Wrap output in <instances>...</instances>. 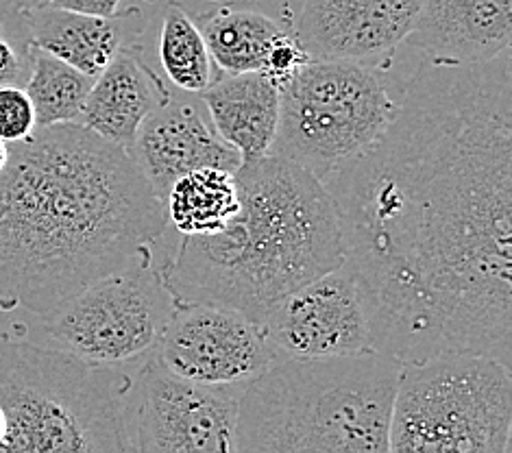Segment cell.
I'll list each match as a JSON object with an SVG mask.
<instances>
[{
	"mask_svg": "<svg viewBox=\"0 0 512 453\" xmlns=\"http://www.w3.org/2000/svg\"><path fill=\"white\" fill-rule=\"evenodd\" d=\"M395 103L382 136L325 181L375 351L510 364V51L428 61Z\"/></svg>",
	"mask_w": 512,
	"mask_h": 453,
	"instance_id": "1",
	"label": "cell"
},
{
	"mask_svg": "<svg viewBox=\"0 0 512 453\" xmlns=\"http://www.w3.org/2000/svg\"><path fill=\"white\" fill-rule=\"evenodd\" d=\"M168 218L127 149L79 122L9 144L0 170V312L40 318L151 260Z\"/></svg>",
	"mask_w": 512,
	"mask_h": 453,
	"instance_id": "2",
	"label": "cell"
},
{
	"mask_svg": "<svg viewBox=\"0 0 512 453\" xmlns=\"http://www.w3.org/2000/svg\"><path fill=\"white\" fill-rule=\"evenodd\" d=\"M240 210L212 236H184L160 275L177 305L207 303L262 325L297 288L343 266V236L325 183L279 155L236 170Z\"/></svg>",
	"mask_w": 512,
	"mask_h": 453,
	"instance_id": "3",
	"label": "cell"
},
{
	"mask_svg": "<svg viewBox=\"0 0 512 453\" xmlns=\"http://www.w3.org/2000/svg\"><path fill=\"white\" fill-rule=\"evenodd\" d=\"M399 371L401 362L382 351L275 353L242 386L236 453H386Z\"/></svg>",
	"mask_w": 512,
	"mask_h": 453,
	"instance_id": "4",
	"label": "cell"
},
{
	"mask_svg": "<svg viewBox=\"0 0 512 453\" xmlns=\"http://www.w3.org/2000/svg\"><path fill=\"white\" fill-rule=\"evenodd\" d=\"M131 375L66 349L0 338V453L125 451Z\"/></svg>",
	"mask_w": 512,
	"mask_h": 453,
	"instance_id": "5",
	"label": "cell"
},
{
	"mask_svg": "<svg viewBox=\"0 0 512 453\" xmlns=\"http://www.w3.org/2000/svg\"><path fill=\"white\" fill-rule=\"evenodd\" d=\"M388 451L510 453V364L475 353L401 364Z\"/></svg>",
	"mask_w": 512,
	"mask_h": 453,
	"instance_id": "6",
	"label": "cell"
},
{
	"mask_svg": "<svg viewBox=\"0 0 512 453\" xmlns=\"http://www.w3.org/2000/svg\"><path fill=\"white\" fill-rule=\"evenodd\" d=\"M395 107L377 72L360 61L310 59L279 90L271 153L325 183L382 136Z\"/></svg>",
	"mask_w": 512,
	"mask_h": 453,
	"instance_id": "7",
	"label": "cell"
},
{
	"mask_svg": "<svg viewBox=\"0 0 512 453\" xmlns=\"http://www.w3.org/2000/svg\"><path fill=\"white\" fill-rule=\"evenodd\" d=\"M177 308L151 260L94 281L42 316L66 351L101 366L142 364L155 353Z\"/></svg>",
	"mask_w": 512,
	"mask_h": 453,
	"instance_id": "8",
	"label": "cell"
},
{
	"mask_svg": "<svg viewBox=\"0 0 512 453\" xmlns=\"http://www.w3.org/2000/svg\"><path fill=\"white\" fill-rule=\"evenodd\" d=\"M242 386L199 384L168 371L153 355L131 379L125 408V451H236Z\"/></svg>",
	"mask_w": 512,
	"mask_h": 453,
	"instance_id": "9",
	"label": "cell"
},
{
	"mask_svg": "<svg viewBox=\"0 0 512 453\" xmlns=\"http://www.w3.org/2000/svg\"><path fill=\"white\" fill-rule=\"evenodd\" d=\"M153 358L192 382L245 386L275 358V349L245 314L190 303L177 305Z\"/></svg>",
	"mask_w": 512,
	"mask_h": 453,
	"instance_id": "10",
	"label": "cell"
},
{
	"mask_svg": "<svg viewBox=\"0 0 512 453\" xmlns=\"http://www.w3.org/2000/svg\"><path fill=\"white\" fill-rule=\"evenodd\" d=\"M275 353L295 358H340L375 351L356 281L343 266L284 297L262 321Z\"/></svg>",
	"mask_w": 512,
	"mask_h": 453,
	"instance_id": "11",
	"label": "cell"
},
{
	"mask_svg": "<svg viewBox=\"0 0 512 453\" xmlns=\"http://www.w3.org/2000/svg\"><path fill=\"white\" fill-rule=\"evenodd\" d=\"M419 9L421 0H306L295 38L310 59H371L408 38Z\"/></svg>",
	"mask_w": 512,
	"mask_h": 453,
	"instance_id": "12",
	"label": "cell"
},
{
	"mask_svg": "<svg viewBox=\"0 0 512 453\" xmlns=\"http://www.w3.org/2000/svg\"><path fill=\"white\" fill-rule=\"evenodd\" d=\"M129 153L162 201L170 186L190 170L212 166L236 173L242 164V155L207 125L197 109L170 101L146 116Z\"/></svg>",
	"mask_w": 512,
	"mask_h": 453,
	"instance_id": "13",
	"label": "cell"
},
{
	"mask_svg": "<svg viewBox=\"0 0 512 453\" xmlns=\"http://www.w3.org/2000/svg\"><path fill=\"white\" fill-rule=\"evenodd\" d=\"M432 64H480L510 51L512 0H421L404 40Z\"/></svg>",
	"mask_w": 512,
	"mask_h": 453,
	"instance_id": "14",
	"label": "cell"
},
{
	"mask_svg": "<svg viewBox=\"0 0 512 453\" xmlns=\"http://www.w3.org/2000/svg\"><path fill=\"white\" fill-rule=\"evenodd\" d=\"M168 101L162 79L136 48L120 46L101 75L94 77L77 122L129 151L146 116Z\"/></svg>",
	"mask_w": 512,
	"mask_h": 453,
	"instance_id": "15",
	"label": "cell"
},
{
	"mask_svg": "<svg viewBox=\"0 0 512 453\" xmlns=\"http://www.w3.org/2000/svg\"><path fill=\"white\" fill-rule=\"evenodd\" d=\"M212 127L242 162L271 153L279 122V88L262 70L214 79L203 92Z\"/></svg>",
	"mask_w": 512,
	"mask_h": 453,
	"instance_id": "16",
	"label": "cell"
},
{
	"mask_svg": "<svg viewBox=\"0 0 512 453\" xmlns=\"http://www.w3.org/2000/svg\"><path fill=\"white\" fill-rule=\"evenodd\" d=\"M20 14L31 46L42 48L90 77L101 75L120 48L116 18L85 16L53 5L20 9Z\"/></svg>",
	"mask_w": 512,
	"mask_h": 453,
	"instance_id": "17",
	"label": "cell"
},
{
	"mask_svg": "<svg viewBox=\"0 0 512 453\" xmlns=\"http://www.w3.org/2000/svg\"><path fill=\"white\" fill-rule=\"evenodd\" d=\"M164 207L181 236L218 234L240 210L236 175L212 166L190 170L170 186Z\"/></svg>",
	"mask_w": 512,
	"mask_h": 453,
	"instance_id": "18",
	"label": "cell"
},
{
	"mask_svg": "<svg viewBox=\"0 0 512 453\" xmlns=\"http://www.w3.org/2000/svg\"><path fill=\"white\" fill-rule=\"evenodd\" d=\"M214 64L227 75L260 70L282 27L258 9L218 7L197 24Z\"/></svg>",
	"mask_w": 512,
	"mask_h": 453,
	"instance_id": "19",
	"label": "cell"
},
{
	"mask_svg": "<svg viewBox=\"0 0 512 453\" xmlns=\"http://www.w3.org/2000/svg\"><path fill=\"white\" fill-rule=\"evenodd\" d=\"M92 83L94 77L42 48L31 46V68L24 90L33 103L38 129L77 122Z\"/></svg>",
	"mask_w": 512,
	"mask_h": 453,
	"instance_id": "20",
	"label": "cell"
},
{
	"mask_svg": "<svg viewBox=\"0 0 512 453\" xmlns=\"http://www.w3.org/2000/svg\"><path fill=\"white\" fill-rule=\"evenodd\" d=\"M160 61L179 90L203 94L214 81V59L203 35L184 9L170 5L160 35Z\"/></svg>",
	"mask_w": 512,
	"mask_h": 453,
	"instance_id": "21",
	"label": "cell"
},
{
	"mask_svg": "<svg viewBox=\"0 0 512 453\" xmlns=\"http://www.w3.org/2000/svg\"><path fill=\"white\" fill-rule=\"evenodd\" d=\"M38 129L35 109L22 85H0V140L7 144L27 140Z\"/></svg>",
	"mask_w": 512,
	"mask_h": 453,
	"instance_id": "22",
	"label": "cell"
},
{
	"mask_svg": "<svg viewBox=\"0 0 512 453\" xmlns=\"http://www.w3.org/2000/svg\"><path fill=\"white\" fill-rule=\"evenodd\" d=\"M308 61L310 57L306 53V48L301 46V42L295 38V35H288L282 31L271 42V46H268L260 70L277 85L279 90H282L284 85L308 64Z\"/></svg>",
	"mask_w": 512,
	"mask_h": 453,
	"instance_id": "23",
	"label": "cell"
},
{
	"mask_svg": "<svg viewBox=\"0 0 512 453\" xmlns=\"http://www.w3.org/2000/svg\"><path fill=\"white\" fill-rule=\"evenodd\" d=\"M31 68V44L20 48L14 35L0 16V85H22L27 83Z\"/></svg>",
	"mask_w": 512,
	"mask_h": 453,
	"instance_id": "24",
	"label": "cell"
},
{
	"mask_svg": "<svg viewBox=\"0 0 512 453\" xmlns=\"http://www.w3.org/2000/svg\"><path fill=\"white\" fill-rule=\"evenodd\" d=\"M46 5L68 9V11H77V14L96 16V18H118V16H123L118 11L120 0H48Z\"/></svg>",
	"mask_w": 512,
	"mask_h": 453,
	"instance_id": "25",
	"label": "cell"
},
{
	"mask_svg": "<svg viewBox=\"0 0 512 453\" xmlns=\"http://www.w3.org/2000/svg\"><path fill=\"white\" fill-rule=\"evenodd\" d=\"M11 3L18 5L20 9H31V7H40V5H46L48 0H11Z\"/></svg>",
	"mask_w": 512,
	"mask_h": 453,
	"instance_id": "26",
	"label": "cell"
},
{
	"mask_svg": "<svg viewBox=\"0 0 512 453\" xmlns=\"http://www.w3.org/2000/svg\"><path fill=\"white\" fill-rule=\"evenodd\" d=\"M7 159H9V144H7V142H3V140H0V170L5 168Z\"/></svg>",
	"mask_w": 512,
	"mask_h": 453,
	"instance_id": "27",
	"label": "cell"
},
{
	"mask_svg": "<svg viewBox=\"0 0 512 453\" xmlns=\"http://www.w3.org/2000/svg\"><path fill=\"white\" fill-rule=\"evenodd\" d=\"M3 434H5V416H3V410H0V440H3Z\"/></svg>",
	"mask_w": 512,
	"mask_h": 453,
	"instance_id": "28",
	"label": "cell"
}]
</instances>
